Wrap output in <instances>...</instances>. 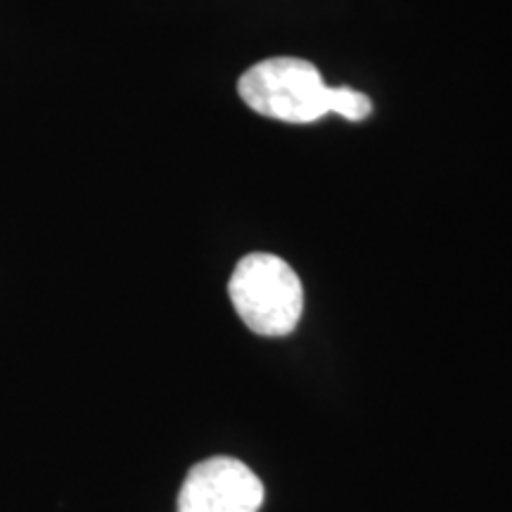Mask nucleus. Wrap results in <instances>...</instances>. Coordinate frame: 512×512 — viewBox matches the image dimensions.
<instances>
[{"label": "nucleus", "mask_w": 512, "mask_h": 512, "mask_svg": "<svg viewBox=\"0 0 512 512\" xmlns=\"http://www.w3.org/2000/svg\"><path fill=\"white\" fill-rule=\"evenodd\" d=\"M330 112L349 121H366L373 114V100L354 88H332Z\"/></svg>", "instance_id": "obj_4"}, {"label": "nucleus", "mask_w": 512, "mask_h": 512, "mask_svg": "<svg viewBox=\"0 0 512 512\" xmlns=\"http://www.w3.org/2000/svg\"><path fill=\"white\" fill-rule=\"evenodd\" d=\"M264 484L238 458L216 456L197 463L178 494V512H259Z\"/></svg>", "instance_id": "obj_3"}, {"label": "nucleus", "mask_w": 512, "mask_h": 512, "mask_svg": "<svg viewBox=\"0 0 512 512\" xmlns=\"http://www.w3.org/2000/svg\"><path fill=\"white\" fill-rule=\"evenodd\" d=\"M249 110L285 124H313L330 114L332 88L316 64L299 57H271L249 67L238 81Z\"/></svg>", "instance_id": "obj_2"}, {"label": "nucleus", "mask_w": 512, "mask_h": 512, "mask_svg": "<svg viewBox=\"0 0 512 512\" xmlns=\"http://www.w3.org/2000/svg\"><path fill=\"white\" fill-rule=\"evenodd\" d=\"M233 309L254 335L287 337L304 313V287L294 268L275 254L242 256L230 275Z\"/></svg>", "instance_id": "obj_1"}]
</instances>
